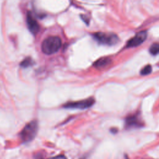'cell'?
Segmentation results:
<instances>
[{
    "label": "cell",
    "mask_w": 159,
    "mask_h": 159,
    "mask_svg": "<svg viewBox=\"0 0 159 159\" xmlns=\"http://www.w3.org/2000/svg\"><path fill=\"white\" fill-rule=\"evenodd\" d=\"M61 46V41L58 36H49L42 43L41 48L43 53L52 55L57 52Z\"/></svg>",
    "instance_id": "obj_1"
},
{
    "label": "cell",
    "mask_w": 159,
    "mask_h": 159,
    "mask_svg": "<svg viewBox=\"0 0 159 159\" xmlns=\"http://www.w3.org/2000/svg\"><path fill=\"white\" fill-rule=\"evenodd\" d=\"M38 131V122L36 120H32L27 124L19 134L22 143H28L32 141L37 135Z\"/></svg>",
    "instance_id": "obj_2"
},
{
    "label": "cell",
    "mask_w": 159,
    "mask_h": 159,
    "mask_svg": "<svg viewBox=\"0 0 159 159\" xmlns=\"http://www.w3.org/2000/svg\"><path fill=\"white\" fill-rule=\"evenodd\" d=\"M93 37L99 43L107 45H113L119 40L118 36L113 33L98 32L93 34Z\"/></svg>",
    "instance_id": "obj_3"
},
{
    "label": "cell",
    "mask_w": 159,
    "mask_h": 159,
    "mask_svg": "<svg viewBox=\"0 0 159 159\" xmlns=\"http://www.w3.org/2000/svg\"><path fill=\"white\" fill-rule=\"evenodd\" d=\"M95 102V100L93 98H89L86 99L78 101H71L65 103L63 105L65 108L70 109H84L91 107Z\"/></svg>",
    "instance_id": "obj_4"
},
{
    "label": "cell",
    "mask_w": 159,
    "mask_h": 159,
    "mask_svg": "<svg viewBox=\"0 0 159 159\" xmlns=\"http://www.w3.org/2000/svg\"><path fill=\"white\" fill-rule=\"evenodd\" d=\"M147 36V32L145 30L140 31L136 34V35L131 38L127 43V47H135L140 45L146 39Z\"/></svg>",
    "instance_id": "obj_5"
},
{
    "label": "cell",
    "mask_w": 159,
    "mask_h": 159,
    "mask_svg": "<svg viewBox=\"0 0 159 159\" xmlns=\"http://www.w3.org/2000/svg\"><path fill=\"white\" fill-rule=\"evenodd\" d=\"M26 21H27V27L30 30V32L34 35L37 34L40 30V26L37 21L33 17L32 13L29 11L27 13Z\"/></svg>",
    "instance_id": "obj_6"
},
{
    "label": "cell",
    "mask_w": 159,
    "mask_h": 159,
    "mask_svg": "<svg viewBox=\"0 0 159 159\" xmlns=\"http://www.w3.org/2000/svg\"><path fill=\"white\" fill-rule=\"evenodd\" d=\"M143 122L138 115L129 116L125 119V127L127 128H139L143 126Z\"/></svg>",
    "instance_id": "obj_7"
},
{
    "label": "cell",
    "mask_w": 159,
    "mask_h": 159,
    "mask_svg": "<svg viewBox=\"0 0 159 159\" xmlns=\"http://www.w3.org/2000/svg\"><path fill=\"white\" fill-rule=\"evenodd\" d=\"M111 63V60L108 57H102L94 63V66L97 68H101L106 67Z\"/></svg>",
    "instance_id": "obj_8"
},
{
    "label": "cell",
    "mask_w": 159,
    "mask_h": 159,
    "mask_svg": "<svg viewBox=\"0 0 159 159\" xmlns=\"http://www.w3.org/2000/svg\"><path fill=\"white\" fill-rule=\"evenodd\" d=\"M34 64V61L32 60V59L30 57H27L26 58H25L23 61H21L20 65V66L23 67V68H27L30 66L33 65Z\"/></svg>",
    "instance_id": "obj_9"
},
{
    "label": "cell",
    "mask_w": 159,
    "mask_h": 159,
    "mask_svg": "<svg viewBox=\"0 0 159 159\" xmlns=\"http://www.w3.org/2000/svg\"><path fill=\"white\" fill-rule=\"evenodd\" d=\"M149 51L150 53L152 55L158 54L159 53V43H153L150 46L149 48Z\"/></svg>",
    "instance_id": "obj_10"
},
{
    "label": "cell",
    "mask_w": 159,
    "mask_h": 159,
    "mask_svg": "<svg viewBox=\"0 0 159 159\" xmlns=\"http://www.w3.org/2000/svg\"><path fill=\"white\" fill-rule=\"evenodd\" d=\"M152 66L150 65H146L145 66H144L140 71V74L142 75H148L151 73L152 71Z\"/></svg>",
    "instance_id": "obj_11"
},
{
    "label": "cell",
    "mask_w": 159,
    "mask_h": 159,
    "mask_svg": "<svg viewBox=\"0 0 159 159\" xmlns=\"http://www.w3.org/2000/svg\"><path fill=\"white\" fill-rule=\"evenodd\" d=\"M48 159H67V158L64 155H57L55 157H50Z\"/></svg>",
    "instance_id": "obj_12"
},
{
    "label": "cell",
    "mask_w": 159,
    "mask_h": 159,
    "mask_svg": "<svg viewBox=\"0 0 159 159\" xmlns=\"http://www.w3.org/2000/svg\"><path fill=\"white\" fill-rule=\"evenodd\" d=\"M34 157L35 159H43V157L41 153H37Z\"/></svg>",
    "instance_id": "obj_13"
},
{
    "label": "cell",
    "mask_w": 159,
    "mask_h": 159,
    "mask_svg": "<svg viewBox=\"0 0 159 159\" xmlns=\"http://www.w3.org/2000/svg\"><path fill=\"white\" fill-rule=\"evenodd\" d=\"M111 132L113 133H116L117 132V130H113V129L111 130Z\"/></svg>",
    "instance_id": "obj_14"
}]
</instances>
